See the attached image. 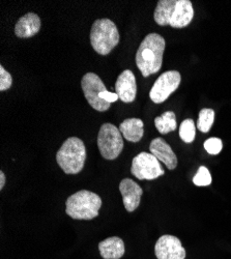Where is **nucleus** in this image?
Returning a JSON list of instances; mask_svg holds the SVG:
<instances>
[{
	"mask_svg": "<svg viewBox=\"0 0 231 259\" xmlns=\"http://www.w3.org/2000/svg\"><path fill=\"white\" fill-rule=\"evenodd\" d=\"M193 18L194 9L190 0H160L154 13L157 24L173 28L188 26Z\"/></svg>",
	"mask_w": 231,
	"mask_h": 259,
	"instance_id": "f257e3e1",
	"label": "nucleus"
},
{
	"mask_svg": "<svg viewBox=\"0 0 231 259\" xmlns=\"http://www.w3.org/2000/svg\"><path fill=\"white\" fill-rule=\"evenodd\" d=\"M165 46L164 37L158 33H150L141 41L136 53V66L144 78L161 70Z\"/></svg>",
	"mask_w": 231,
	"mask_h": 259,
	"instance_id": "f03ea898",
	"label": "nucleus"
},
{
	"mask_svg": "<svg viewBox=\"0 0 231 259\" xmlns=\"http://www.w3.org/2000/svg\"><path fill=\"white\" fill-rule=\"evenodd\" d=\"M86 161V148L77 137L68 138L56 154V162L66 175H77L84 168Z\"/></svg>",
	"mask_w": 231,
	"mask_h": 259,
	"instance_id": "7ed1b4c3",
	"label": "nucleus"
},
{
	"mask_svg": "<svg viewBox=\"0 0 231 259\" xmlns=\"http://www.w3.org/2000/svg\"><path fill=\"white\" fill-rule=\"evenodd\" d=\"M102 199L98 194L81 190L71 195L66 202V212L75 220H93L99 215Z\"/></svg>",
	"mask_w": 231,
	"mask_h": 259,
	"instance_id": "20e7f679",
	"label": "nucleus"
},
{
	"mask_svg": "<svg viewBox=\"0 0 231 259\" xmlns=\"http://www.w3.org/2000/svg\"><path fill=\"white\" fill-rule=\"evenodd\" d=\"M119 32L110 19H98L91 26L90 42L100 55H108L119 42Z\"/></svg>",
	"mask_w": 231,
	"mask_h": 259,
	"instance_id": "39448f33",
	"label": "nucleus"
},
{
	"mask_svg": "<svg viewBox=\"0 0 231 259\" xmlns=\"http://www.w3.org/2000/svg\"><path fill=\"white\" fill-rule=\"evenodd\" d=\"M123 140L119 128L112 123H104L98 135V147L102 157L106 160H115L123 149Z\"/></svg>",
	"mask_w": 231,
	"mask_h": 259,
	"instance_id": "423d86ee",
	"label": "nucleus"
},
{
	"mask_svg": "<svg viewBox=\"0 0 231 259\" xmlns=\"http://www.w3.org/2000/svg\"><path fill=\"white\" fill-rule=\"evenodd\" d=\"M81 88L87 102L95 110L104 112L109 109L111 104L101 99V94L107 89L97 74L87 73L84 75L81 80Z\"/></svg>",
	"mask_w": 231,
	"mask_h": 259,
	"instance_id": "0eeeda50",
	"label": "nucleus"
},
{
	"mask_svg": "<svg viewBox=\"0 0 231 259\" xmlns=\"http://www.w3.org/2000/svg\"><path fill=\"white\" fill-rule=\"evenodd\" d=\"M131 172L139 181H154L165 175L160 161L153 154L145 152L133 159Z\"/></svg>",
	"mask_w": 231,
	"mask_h": 259,
	"instance_id": "6e6552de",
	"label": "nucleus"
},
{
	"mask_svg": "<svg viewBox=\"0 0 231 259\" xmlns=\"http://www.w3.org/2000/svg\"><path fill=\"white\" fill-rule=\"evenodd\" d=\"M181 76L177 71H168L163 73L155 82L150 92L151 100L156 104L164 103L180 85Z\"/></svg>",
	"mask_w": 231,
	"mask_h": 259,
	"instance_id": "1a4fd4ad",
	"label": "nucleus"
},
{
	"mask_svg": "<svg viewBox=\"0 0 231 259\" xmlns=\"http://www.w3.org/2000/svg\"><path fill=\"white\" fill-rule=\"evenodd\" d=\"M158 259H184L186 250L178 237L170 234L162 235L155 246Z\"/></svg>",
	"mask_w": 231,
	"mask_h": 259,
	"instance_id": "9d476101",
	"label": "nucleus"
},
{
	"mask_svg": "<svg viewBox=\"0 0 231 259\" xmlns=\"http://www.w3.org/2000/svg\"><path fill=\"white\" fill-rule=\"evenodd\" d=\"M115 94L123 103H132L137 96V84L135 75L131 70L123 71L115 83Z\"/></svg>",
	"mask_w": 231,
	"mask_h": 259,
	"instance_id": "9b49d317",
	"label": "nucleus"
},
{
	"mask_svg": "<svg viewBox=\"0 0 231 259\" xmlns=\"http://www.w3.org/2000/svg\"><path fill=\"white\" fill-rule=\"evenodd\" d=\"M123 205L129 212H133L140 204L143 191L141 187L131 179H124L119 184Z\"/></svg>",
	"mask_w": 231,
	"mask_h": 259,
	"instance_id": "f8f14e48",
	"label": "nucleus"
},
{
	"mask_svg": "<svg viewBox=\"0 0 231 259\" xmlns=\"http://www.w3.org/2000/svg\"><path fill=\"white\" fill-rule=\"evenodd\" d=\"M151 154H153L159 161L163 162L169 170H174L177 167V157L174 154L170 145L163 138L154 139L150 145Z\"/></svg>",
	"mask_w": 231,
	"mask_h": 259,
	"instance_id": "ddd939ff",
	"label": "nucleus"
},
{
	"mask_svg": "<svg viewBox=\"0 0 231 259\" xmlns=\"http://www.w3.org/2000/svg\"><path fill=\"white\" fill-rule=\"evenodd\" d=\"M40 19L34 13H28L21 17L15 26V34L20 38L34 36L40 29Z\"/></svg>",
	"mask_w": 231,
	"mask_h": 259,
	"instance_id": "4468645a",
	"label": "nucleus"
},
{
	"mask_svg": "<svg viewBox=\"0 0 231 259\" xmlns=\"http://www.w3.org/2000/svg\"><path fill=\"white\" fill-rule=\"evenodd\" d=\"M99 251L104 259H120L124 255V243L118 236H111L100 242Z\"/></svg>",
	"mask_w": 231,
	"mask_h": 259,
	"instance_id": "2eb2a0df",
	"label": "nucleus"
},
{
	"mask_svg": "<svg viewBox=\"0 0 231 259\" xmlns=\"http://www.w3.org/2000/svg\"><path fill=\"white\" fill-rule=\"evenodd\" d=\"M118 128L124 139L134 143L139 142L144 134L143 121L139 118L124 119Z\"/></svg>",
	"mask_w": 231,
	"mask_h": 259,
	"instance_id": "dca6fc26",
	"label": "nucleus"
},
{
	"mask_svg": "<svg viewBox=\"0 0 231 259\" xmlns=\"http://www.w3.org/2000/svg\"><path fill=\"white\" fill-rule=\"evenodd\" d=\"M155 125L158 131L165 135L170 132H173L177 127L176 117L172 111H167L162 115L155 118Z\"/></svg>",
	"mask_w": 231,
	"mask_h": 259,
	"instance_id": "f3484780",
	"label": "nucleus"
},
{
	"mask_svg": "<svg viewBox=\"0 0 231 259\" xmlns=\"http://www.w3.org/2000/svg\"><path fill=\"white\" fill-rule=\"evenodd\" d=\"M196 136V126L193 119H184L179 126V137L184 143H192Z\"/></svg>",
	"mask_w": 231,
	"mask_h": 259,
	"instance_id": "a211bd4d",
	"label": "nucleus"
},
{
	"mask_svg": "<svg viewBox=\"0 0 231 259\" xmlns=\"http://www.w3.org/2000/svg\"><path fill=\"white\" fill-rule=\"evenodd\" d=\"M215 121V111L209 108H205L199 112L197 128L202 133H207L211 130Z\"/></svg>",
	"mask_w": 231,
	"mask_h": 259,
	"instance_id": "6ab92c4d",
	"label": "nucleus"
},
{
	"mask_svg": "<svg viewBox=\"0 0 231 259\" xmlns=\"http://www.w3.org/2000/svg\"><path fill=\"white\" fill-rule=\"evenodd\" d=\"M193 183L197 187H206L212 184V176L211 172L204 166L199 167L197 174L193 178Z\"/></svg>",
	"mask_w": 231,
	"mask_h": 259,
	"instance_id": "aec40b11",
	"label": "nucleus"
},
{
	"mask_svg": "<svg viewBox=\"0 0 231 259\" xmlns=\"http://www.w3.org/2000/svg\"><path fill=\"white\" fill-rule=\"evenodd\" d=\"M204 148L209 155H219L223 148L222 140L219 138H209L204 142Z\"/></svg>",
	"mask_w": 231,
	"mask_h": 259,
	"instance_id": "412c9836",
	"label": "nucleus"
},
{
	"mask_svg": "<svg viewBox=\"0 0 231 259\" xmlns=\"http://www.w3.org/2000/svg\"><path fill=\"white\" fill-rule=\"evenodd\" d=\"M13 84V78L7 70L2 66L0 67V91L5 92L11 89V86Z\"/></svg>",
	"mask_w": 231,
	"mask_h": 259,
	"instance_id": "4be33fe9",
	"label": "nucleus"
},
{
	"mask_svg": "<svg viewBox=\"0 0 231 259\" xmlns=\"http://www.w3.org/2000/svg\"><path fill=\"white\" fill-rule=\"evenodd\" d=\"M101 99L103 100V101H106V102H108V103H114V102H116L119 98H118V96L116 95V94H113V93H110V92H108V91H105V92H103L102 94H101Z\"/></svg>",
	"mask_w": 231,
	"mask_h": 259,
	"instance_id": "5701e85b",
	"label": "nucleus"
},
{
	"mask_svg": "<svg viewBox=\"0 0 231 259\" xmlns=\"http://www.w3.org/2000/svg\"><path fill=\"white\" fill-rule=\"evenodd\" d=\"M6 182H7L6 175H5V172L2 170V171H0V190H3L5 188Z\"/></svg>",
	"mask_w": 231,
	"mask_h": 259,
	"instance_id": "b1692460",
	"label": "nucleus"
}]
</instances>
